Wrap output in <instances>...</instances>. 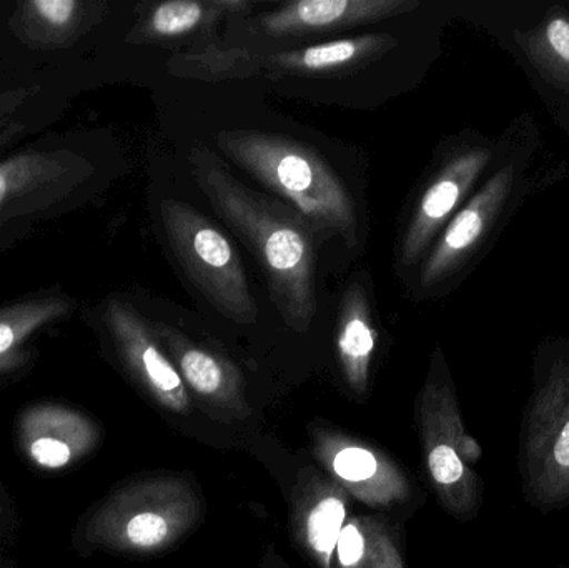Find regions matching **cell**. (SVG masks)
<instances>
[{
    "mask_svg": "<svg viewBox=\"0 0 569 568\" xmlns=\"http://www.w3.org/2000/svg\"><path fill=\"white\" fill-rule=\"evenodd\" d=\"M189 163L210 206L262 267L283 322L308 332L318 310L317 229L287 202L243 186L207 147L192 149Z\"/></svg>",
    "mask_w": 569,
    "mask_h": 568,
    "instance_id": "obj_1",
    "label": "cell"
},
{
    "mask_svg": "<svg viewBox=\"0 0 569 568\" xmlns=\"http://www.w3.org/2000/svg\"><path fill=\"white\" fill-rule=\"evenodd\" d=\"M102 179L82 132H47L0 157V252L92 200Z\"/></svg>",
    "mask_w": 569,
    "mask_h": 568,
    "instance_id": "obj_2",
    "label": "cell"
},
{
    "mask_svg": "<svg viewBox=\"0 0 569 568\" xmlns=\"http://www.w3.org/2000/svg\"><path fill=\"white\" fill-rule=\"evenodd\" d=\"M217 146L240 169L307 217L320 236L358 243L353 197L330 163L311 147L262 130H222Z\"/></svg>",
    "mask_w": 569,
    "mask_h": 568,
    "instance_id": "obj_3",
    "label": "cell"
},
{
    "mask_svg": "<svg viewBox=\"0 0 569 568\" xmlns=\"http://www.w3.org/2000/svg\"><path fill=\"white\" fill-rule=\"evenodd\" d=\"M203 517V499L186 477L156 476L113 490L79 529L89 549L129 557L167 552Z\"/></svg>",
    "mask_w": 569,
    "mask_h": 568,
    "instance_id": "obj_4",
    "label": "cell"
},
{
    "mask_svg": "<svg viewBox=\"0 0 569 568\" xmlns=\"http://www.w3.org/2000/svg\"><path fill=\"white\" fill-rule=\"evenodd\" d=\"M518 474L538 512L569 507V357H555L538 373L521 416Z\"/></svg>",
    "mask_w": 569,
    "mask_h": 568,
    "instance_id": "obj_5",
    "label": "cell"
},
{
    "mask_svg": "<svg viewBox=\"0 0 569 568\" xmlns=\"http://www.w3.org/2000/svg\"><path fill=\"white\" fill-rule=\"evenodd\" d=\"M417 423L431 489L445 510L460 522L477 519L485 484L477 466L480 444L465 427L460 403L448 380L430 379L417 402Z\"/></svg>",
    "mask_w": 569,
    "mask_h": 568,
    "instance_id": "obj_6",
    "label": "cell"
},
{
    "mask_svg": "<svg viewBox=\"0 0 569 568\" xmlns=\"http://www.w3.org/2000/svg\"><path fill=\"white\" fill-rule=\"evenodd\" d=\"M106 10L107 3L96 0L2 2L0 62L27 72L76 76L73 59L106 20Z\"/></svg>",
    "mask_w": 569,
    "mask_h": 568,
    "instance_id": "obj_7",
    "label": "cell"
},
{
    "mask_svg": "<svg viewBox=\"0 0 569 568\" xmlns=\"http://www.w3.org/2000/svg\"><path fill=\"white\" fill-rule=\"evenodd\" d=\"M160 219L170 250L210 306L232 322L256 323L259 307L242 260L226 233L183 200H162Z\"/></svg>",
    "mask_w": 569,
    "mask_h": 568,
    "instance_id": "obj_8",
    "label": "cell"
},
{
    "mask_svg": "<svg viewBox=\"0 0 569 568\" xmlns=\"http://www.w3.org/2000/svg\"><path fill=\"white\" fill-rule=\"evenodd\" d=\"M96 320L136 386L167 412L189 416V390L160 347L150 320L120 297L106 299L96 310Z\"/></svg>",
    "mask_w": 569,
    "mask_h": 568,
    "instance_id": "obj_9",
    "label": "cell"
},
{
    "mask_svg": "<svg viewBox=\"0 0 569 568\" xmlns=\"http://www.w3.org/2000/svg\"><path fill=\"white\" fill-rule=\"evenodd\" d=\"M397 46L387 33H367L350 39L305 46L279 52L246 53L240 50H216L197 53L196 66L212 76L223 73L266 72L276 76H330L363 66Z\"/></svg>",
    "mask_w": 569,
    "mask_h": 568,
    "instance_id": "obj_10",
    "label": "cell"
},
{
    "mask_svg": "<svg viewBox=\"0 0 569 568\" xmlns=\"http://www.w3.org/2000/svg\"><path fill=\"white\" fill-rule=\"evenodd\" d=\"M79 77L0 66V157L39 137L66 113ZM30 142V140H29Z\"/></svg>",
    "mask_w": 569,
    "mask_h": 568,
    "instance_id": "obj_11",
    "label": "cell"
},
{
    "mask_svg": "<svg viewBox=\"0 0 569 568\" xmlns=\"http://www.w3.org/2000/svg\"><path fill=\"white\" fill-rule=\"evenodd\" d=\"M313 452L331 479L371 507L405 504L411 497L407 474L381 450L331 430L313 434Z\"/></svg>",
    "mask_w": 569,
    "mask_h": 568,
    "instance_id": "obj_12",
    "label": "cell"
},
{
    "mask_svg": "<svg viewBox=\"0 0 569 568\" xmlns=\"http://www.w3.org/2000/svg\"><path fill=\"white\" fill-rule=\"evenodd\" d=\"M150 323L187 390H192L213 416L240 420L250 416L242 376L230 360L193 342L169 323Z\"/></svg>",
    "mask_w": 569,
    "mask_h": 568,
    "instance_id": "obj_13",
    "label": "cell"
},
{
    "mask_svg": "<svg viewBox=\"0 0 569 568\" xmlns=\"http://www.w3.org/2000/svg\"><path fill=\"white\" fill-rule=\"evenodd\" d=\"M23 456L42 470L69 469L99 446L100 430L82 410L59 402L27 407L17 422Z\"/></svg>",
    "mask_w": 569,
    "mask_h": 568,
    "instance_id": "obj_14",
    "label": "cell"
},
{
    "mask_svg": "<svg viewBox=\"0 0 569 568\" xmlns=\"http://www.w3.org/2000/svg\"><path fill=\"white\" fill-rule=\"evenodd\" d=\"M350 494L328 474L305 470L291 496L295 539L318 568H333L335 550L348 520Z\"/></svg>",
    "mask_w": 569,
    "mask_h": 568,
    "instance_id": "obj_15",
    "label": "cell"
},
{
    "mask_svg": "<svg viewBox=\"0 0 569 568\" xmlns=\"http://www.w3.org/2000/svg\"><path fill=\"white\" fill-rule=\"evenodd\" d=\"M411 0H298L257 20V30L272 39L337 32L410 12Z\"/></svg>",
    "mask_w": 569,
    "mask_h": 568,
    "instance_id": "obj_16",
    "label": "cell"
},
{
    "mask_svg": "<svg viewBox=\"0 0 569 568\" xmlns=\"http://www.w3.org/2000/svg\"><path fill=\"white\" fill-rule=\"evenodd\" d=\"M488 160L490 153L487 150H470L451 159L435 176L421 196L401 240L400 260L405 267L413 266L423 257L441 227L470 192Z\"/></svg>",
    "mask_w": 569,
    "mask_h": 568,
    "instance_id": "obj_17",
    "label": "cell"
},
{
    "mask_svg": "<svg viewBox=\"0 0 569 568\" xmlns=\"http://www.w3.org/2000/svg\"><path fill=\"white\" fill-rule=\"evenodd\" d=\"M513 183V169H501L470 202L451 219L421 269V286L431 287L457 272L477 249L497 219Z\"/></svg>",
    "mask_w": 569,
    "mask_h": 568,
    "instance_id": "obj_18",
    "label": "cell"
},
{
    "mask_svg": "<svg viewBox=\"0 0 569 568\" xmlns=\"http://www.w3.org/2000/svg\"><path fill=\"white\" fill-rule=\"evenodd\" d=\"M77 300L60 289L40 290L0 306V377L26 369L33 357V340L43 330L66 322Z\"/></svg>",
    "mask_w": 569,
    "mask_h": 568,
    "instance_id": "obj_19",
    "label": "cell"
},
{
    "mask_svg": "<svg viewBox=\"0 0 569 568\" xmlns=\"http://www.w3.org/2000/svg\"><path fill=\"white\" fill-rule=\"evenodd\" d=\"M378 330L363 283H348L337 320V356L341 376L357 397L368 392Z\"/></svg>",
    "mask_w": 569,
    "mask_h": 568,
    "instance_id": "obj_20",
    "label": "cell"
},
{
    "mask_svg": "<svg viewBox=\"0 0 569 568\" xmlns=\"http://www.w3.org/2000/svg\"><path fill=\"white\" fill-rule=\"evenodd\" d=\"M252 0H169L156 3L127 36L130 43L172 42L212 29L222 17L246 16Z\"/></svg>",
    "mask_w": 569,
    "mask_h": 568,
    "instance_id": "obj_21",
    "label": "cell"
},
{
    "mask_svg": "<svg viewBox=\"0 0 569 568\" xmlns=\"http://www.w3.org/2000/svg\"><path fill=\"white\" fill-rule=\"evenodd\" d=\"M333 568H405L390 530L373 517H351L335 550Z\"/></svg>",
    "mask_w": 569,
    "mask_h": 568,
    "instance_id": "obj_22",
    "label": "cell"
},
{
    "mask_svg": "<svg viewBox=\"0 0 569 568\" xmlns=\"http://www.w3.org/2000/svg\"><path fill=\"white\" fill-rule=\"evenodd\" d=\"M547 40L555 56L569 63V22L567 19L557 17L548 23Z\"/></svg>",
    "mask_w": 569,
    "mask_h": 568,
    "instance_id": "obj_23",
    "label": "cell"
},
{
    "mask_svg": "<svg viewBox=\"0 0 569 568\" xmlns=\"http://www.w3.org/2000/svg\"><path fill=\"white\" fill-rule=\"evenodd\" d=\"M0 568H3V567H0Z\"/></svg>",
    "mask_w": 569,
    "mask_h": 568,
    "instance_id": "obj_24",
    "label": "cell"
}]
</instances>
